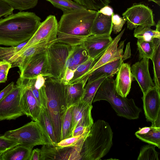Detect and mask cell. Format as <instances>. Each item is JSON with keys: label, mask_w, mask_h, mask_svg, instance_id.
Instances as JSON below:
<instances>
[{"label": "cell", "mask_w": 160, "mask_h": 160, "mask_svg": "<svg viewBox=\"0 0 160 160\" xmlns=\"http://www.w3.org/2000/svg\"><path fill=\"white\" fill-rule=\"evenodd\" d=\"M58 26V22L55 16H48L41 23L33 35L19 51L45 40L53 41L57 40Z\"/></svg>", "instance_id": "13"}, {"label": "cell", "mask_w": 160, "mask_h": 160, "mask_svg": "<svg viewBox=\"0 0 160 160\" xmlns=\"http://www.w3.org/2000/svg\"><path fill=\"white\" fill-rule=\"evenodd\" d=\"M115 81L116 90L118 94L126 97L129 94L133 80L130 65L123 62L117 72Z\"/></svg>", "instance_id": "20"}, {"label": "cell", "mask_w": 160, "mask_h": 160, "mask_svg": "<svg viewBox=\"0 0 160 160\" xmlns=\"http://www.w3.org/2000/svg\"><path fill=\"white\" fill-rule=\"evenodd\" d=\"M127 21V28L132 30L138 26H156L152 10L142 3H134L122 14Z\"/></svg>", "instance_id": "8"}, {"label": "cell", "mask_w": 160, "mask_h": 160, "mask_svg": "<svg viewBox=\"0 0 160 160\" xmlns=\"http://www.w3.org/2000/svg\"><path fill=\"white\" fill-rule=\"evenodd\" d=\"M3 135L20 145L32 148L38 145L54 146L41 123L33 120L18 128L7 131Z\"/></svg>", "instance_id": "6"}, {"label": "cell", "mask_w": 160, "mask_h": 160, "mask_svg": "<svg viewBox=\"0 0 160 160\" xmlns=\"http://www.w3.org/2000/svg\"><path fill=\"white\" fill-rule=\"evenodd\" d=\"M75 71L69 68H67L65 73L63 83L64 85L69 84L74 76Z\"/></svg>", "instance_id": "45"}, {"label": "cell", "mask_w": 160, "mask_h": 160, "mask_svg": "<svg viewBox=\"0 0 160 160\" xmlns=\"http://www.w3.org/2000/svg\"><path fill=\"white\" fill-rule=\"evenodd\" d=\"M135 134L141 141L160 148V127H144L137 131Z\"/></svg>", "instance_id": "24"}, {"label": "cell", "mask_w": 160, "mask_h": 160, "mask_svg": "<svg viewBox=\"0 0 160 160\" xmlns=\"http://www.w3.org/2000/svg\"><path fill=\"white\" fill-rule=\"evenodd\" d=\"M73 49V46L57 41L47 49L49 77L63 83L68 61Z\"/></svg>", "instance_id": "7"}, {"label": "cell", "mask_w": 160, "mask_h": 160, "mask_svg": "<svg viewBox=\"0 0 160 160\" xmlns=\"http://www.w3.org/2000/svg\"><path fill=\"white\" fill-rule=\"evenodd\" d=\"M152 60L153 66V80L155 86L160 90V38H157Z\"/></svg>", "instance_id": "28"}, {"label": "cell", "mask_w": 160, "mask_h": 160, "mask_svg": "<svg viewBox=\"0 0 160 160\" xmlns=\"http://www.w3.org/2000/svg\"><path fill=\"white\" fill-rule=\"evenodd\" d=\"M112 41L110 35H91L85 39L82 44L89 57L95 59L104 52Z\"/></svg>", "instance_id": "18"}, {"label": "cell", "mask_w": 160, "mask_h": 160, "mask_svg": "<svg viewBox=\"0 0 160 160\" xmlns=\"http://www.w3.org/2000/svg\"><path fill=\"white\" fill-rule=\"evenodd\" d=\"M18 68L20 72V77L23 78H35L40 75L49 77L46 50L28 58Z\"/></svg>", "instance_id": "9"}, {"label": "cell", "mask_w": 160, "mask_h": 160, "mask_svg": "<svg viewBox=\"0 0 160 160\" xmlns=\"http://www.w3.org/2000/svg\"><path fill=\"white\" fill-rule=\"evenodd\" d=\"M155 146L150 144L141 148L138 160H158V153L155 149Z\"/></svg>", "instance_id": "37"}, {"label": "cell", "mask_w": 160, "mask_h": 160, "mask_svg": "<svg viewBox=\"0 0 160 160\" xmlns=\"http://www.w3.org/2000/svg\"><path fill=\"white\" fill-rule=\"evenodd\" d=\"M80 148L79 146L60 147L43 145L40 149L39 160H79Z\"/></svg>", "instance_id": "15"}, {"label": "cell", "mask_w": 160, "mask_h": 160, "mask_svg": "<svg viewBox=\"0 0 160 160\" xmlns=\"http://www.w3.org/2000/svg\"><path fill=\"white\" fill-rule=\"evenodd\" d=\"M113 134L110 126L105 121L98 120L93 123L82 143L80 160H101L112 145Z\"/></svg>", "instance_id": "3"}, {"label": "cell", "mask_w": 160, "mask_h": 160, "mask_svg": "<svg viewBox=\"0 0 160 160\" xmlns=\"http://www.w3.org/2000/svg\"><path fill=\"white\" fill-rule=\"evenodd\" d=\"M125 30V28H124L113 39L109 47L99 57L92 68L79 81H82L86 85L90 74L93 71L101 66L122 56L123 54L124 41H121L119 46L118 43Z\"/></svg>", "instance_id": "14"}, {"label": "cell", "mask_w": 160, "mask_h": 160, "mask_svg": "<svg viewBox=\"0 0 160 160\" xmlns=\"http://www.w3.org/2000/svg\"><path fill=\"white\" fill-rule=\"evenodd\" d=\"M91 127H85L81 126L77 127L73 131L71 137L82 135L89 132Z\"/></svg>", "instance_id": "44"}, {"label": "cell", "mask_w": 160, "mask_h": 160, "mask_svg": "<svg viewBox=\"0 0 160 160\" xmlns=\"http://www.w3.org/2000/svg\"><path fill=\"white\" fill-rule=\"evenodd\" d=\"M65 85L68 108L78 103L82 99L85 85L82 81Z\"/></svg>", "instance_id": "23"}, {"label": "cell", "mask_w": 160, "mask_h": 160, "mask_svg": "<svg viewBox=\"0 0 160 160\" xmlns=\"http://www.w3.org/2000/svg\"><path fill=\"white\" fill-rule=\"evenodd\" d=\"M39 122L44 128L54 146L57 144L52 122L46 108L41 107V111L38 119Z\"/></svg>", "instance_id": "27"}, {"label": "cell", "mask_w": 160, "mask_h": 160, "mask_svg": "<svg viewBox=\"0 0 160 160\" xmlns=\"http://www.w3.org/2000/svg\"><path fill=\"white\" fill-rule=\"evenodd\" d=\"M97 11L85 9L63 13L58 22L57 40L73 46L82 44L91 35Z\"/></svg>", "instance_id": "2"}, {"label": "cell", "mask_w": 160, "mask_h": 160, "mask_svg": "<svg viewBox=\"0 0 160 160\" xmlns=\"http://www.w3.org/2000/svg\"><path fill=\"white\" fill-rule=\"evenodd\" d=\"M150 27L138 26L135 28L134 37L138 39L150 40L155 38H160V32L152 29Z\"/></svg>", "instance_id": "30"}, {"label": "cell", "mask_w": 160, "mask_h": 160, "mask_svg": "<svg viewBox=\"0 0 160 160\" xmlns=\"http://www.w3.org/2000/svg\"><path fill=\"white\" fill-rule=\"evenodd\" d=\"M89 132L80 136L71 137L63 139L57 143L56 146L60 147H81L83 142Z\"/></svg>", "instance_id": "39"}, {"label": "cell", "mask_w": 160, "mask_h": 160, "mask_svg": "<svg viewBox=\"0 0 160 160\" xmlns=\"http://www.w3.org/2000/svg\"><path fill=\"white\" fill-rule=\"evenodd\" d=\"M72 55L74 62L75 71L79 65L86 61L90 58L82 44L73 46Z\"/></svg>", "instance_id": "34"}, {"label": "cell", "mask_w": 160, "mask_h": 160, "mask_svg": "<svg viewBox=\"0 0 160 160\" xmlns=\"http://www.w3.org/2000/svg\"><path fill=\"white\" fill-rule=\"evenodd\" d=\"M21 91V87L16 84L0 101V121L15 120L24 115L20 105Z\"/></svg>", "instance_id": "10"}, {"label": "cell", "mask_w": 160, "mask_h": 160, "mask_svg": "<svg viewBox=\"0 0 160 160\" xmlns=\"http://www.w3.org/2000/svg\"><path fill=\"white\" fill-rule=\"evenodd\" d=\"M149 59L142 58L131 67L132 76L138 82L143 95L155 86L149 72Z\"/></svg>", "instance_id": "17"}, {"label": "cell", "mask_w": 160, "mask_h": 160, "mask_svg": "<svg viewBox=\"0 0 160 160\" xmlns=\"http://www.w3.org/2000/svg\"><path fill=\"white\" fill-rule=\"evenodd\" d=\"M41 19L35 13L20 12L0 18V45L17 46L30 39Z\"/></svg>", "instance_id": "1"}, {"label": "cell", "mask_w": 160, "mask_h": 160, "mask_svg": "<svg viewBox=\"0 0 160 160\" xmlns=\"http://www.w3.org/2000/svg\"><path fill=\"white\" fill-rule=\"evenodd\" d=\"M40 153V149H34L31 152L29 160H39Z\"/></svg>", "instance_id": "48"}, {"label": "cell", "mask_w": 160, "mask_h": 160, "mask_svg": "<svg viewBox=\"0 0 160 160\" xmlns=\"http://www.w3.org/2000/svg\"><path fill=\"white\" fill-rule=\"evenodd\" d=\"M11 64L8 62H0V83L6 82L9 69L11 68Z\"/></svg>", "instance_id": "42"}, {"label": "cell", "mask_w": 160, "mask_h": 160, "mask_svg": "<svg viewBox=\"0 0 160 160\" xmlns=\"http://www.w3.org/2000/svg\"><path fill=\"white\" fill-rule=\"evenodd\" d=\"M101 55L95 59L89 58L87 60L79 65L75 69L73 78L69 84L79 81L92 68Z\"/></svg>", "instance_id": "31"}, {"label": "cell", "mask_w": 160, "mask_h": 160, "mask_svg": "<svg viewBox=\"0 0 160 160\" xmlns=\"http://www.w3.org/2000/svg\"><path fill=\"white\" fill-rule=\"evenodd\" d=\"M149 1H152L155 2L159 6L160 5V0H148Z\"/></svg>", "instance_id": "50"}, {"label": "cell", "mask_w": 160, "mask_h": 160, "mask_svg": "<svg viewBox=\"0 0 160 160\" xmlns=\"http://www.w3.org/2000/svg\"><path fill=\"white\" fill-rule=\"evenodd\" d=\"M112 16L104 15L97 11L92 27L91 35H111L112 31Z\"/></svg>", "instance_id": "22"}, {"label": "cell", "mask_w": 160, "mask_h": 160, "mask_svg": "<svg viewBox=\"0 0 160 160\" xmlns=\"http://www.w3.org/2000/svg\"><path fill=\"white\" fill-rule=\"evenodd\" d=\"M16 84L22 88L20 105L23 113L33 121L38 122L41 106L32 93L28 79L19 77Z\"/></svg>", "instance_id": "11"}, {"label": "cell", "mask_w": 160, "mask_h": 160, "mask_svg": "<svg viewBox=\"0 0 160 160\" xmlns=\"http://www.w3.org/2000/svg\"><path fill=\"white\" fill-rule=\"evenodd\" d=\"M0 156H1V155H0Z\"/></svg>", "instance_id": "51"}, {"label": "cell", "mask_w": 160, "mask_h": 160, "mask_svg": "<svg viewBox=\"0 0 160 160\" xmlns=\"http://www.w3.org/2000/svg\"><path fill=\"white\" fill-rule=\"evenodd\" d=\"M160 90L155 86L148 90L142 98L147 121L152 126L160 127Z\"/></svg>", "instance_id": "12"}, {"label": "cell", "mask_w": 160, "mask_h": 160, "mask_svg": "<svg viewBox=\"0 0 160 160\" xmlns=\"http://www.w3.org/2000/svg\"><path fill=\"white\" fill-rule=\"evenodd\" d=\"M32 149L18 144L1 154L0 160H29Z\"/></svg>", "instance_id": "25"}, {"label": "cell", "mask_w": 160, "mask_h": 160, "mask_svg": "<svg viewBox=\"0 0 160 160\" xmlns=\"http://www.w3.org/2000/svg\"><path fill=\"white\" fill-rule=\"evenodd\" d=\"M72 132L77 126L91 127L93 121L91 115L92 108L90 105L82 99L72 106Z\"/></svg>", "instance_id": "19"}, {"label": "cell", "mask_w": 160, "mask_h": 160, "mask_svg": "<svg viewBox=\"0 0 160 160\" xmlns=\"http://www.w3.org/2000/svg\"><path fill=\"white\" fill-rule=\"evenodd\" d=\"M157 38L150 40L138 39L137 44L139 52V60L143 58L152 59Z\"/></svg>", "instance_id": "26"}, {"label": "cell", "mask_w": 160, "mask_h": 160, "mask_svg": "<svg viewBox=\"0 0 160 160\" xmlns=\"http://www.w3.org/2000/svg\"><path fill=\"white\" fill-rule=\"evenodd\" d=\"M57 41L45 40L18 52L10 60L11 68H19L25 60L36 54L45 51L50 45Z\"/></svg>", "instance_id": "21"}, {"label": "cell", "mask_w": 160, "mask_h": 160, "mask_svg": "<svg viewBox=\"0 0 160 160\" xmlns=\"http://www.w3.org/2000/svg\"><path fill=\"white\" fill-rule=\"evenodd\" d=\"M18 144H19L18 142L12 139L3 135L0 136V155Z\"/></svg>", "instance_id": "40"}, {"label": "cell", "mask_w": 160, "mask_h": 160, "mask_svg": "<svg viewBox=\"0 0 160 160\" xmlns=\"http://www.w3.org/2000/svg\"><path fill=\"white\" fill-rule=\"evenodd\" d=\"M14 9L9 4L2 0H0V18L6 17L13 13Z\"/></svg>", "instance_id": "43"}, {"label": "cell", "mask_w": 160, "mask_h": 160, "mask_svg": "<svg viewBox=\"0 0 160 160\" xmlns=\"http://www.w3.org/2000/svg\"><path fill=\"white\" fill-rule=\"evenodd\" d=\"M14 85V82H12L0 91V101L12 90Z\"/></svg>", "instance_id": "46"}, {"label": "cell", "mask_w": 160, "mask_h": 160, "mask_svg": "<svg viewBox=\"0 0 160 160\" xmlns=\"http://www.w3.org/2000/svg\"><path fill=\"white\" fill-rule=\"evenodd\" d=\"M98 12L107 16H112L114 14L112 8L108 5L105 6L98 11Z\"/></svg>", "instance_id": "47"}, {"label": "cell", "mask_w": 160, "mask_h": 160, "mask_svg": "<svg viewBox=\"0 0 160 160\" xmlns=\"http://www.w3.org/2000/svg\"><path fill=\"white\" fill-rule=\"evenodd\" d=\"M156 30L160 32V21L159 20L158 23L156 24Z\"/></svg>", "instance_id": "49"}, {"label": "cell", "mask_w": 160, "mask_h": 160, "mask_svg": "<svg viewBox=\"0 0 160 160\" xmlns=\"http://www.w3.org/2000/svg\"><path fill=\"white\" fill-rule=\"evenodd\" d=\"M28 41L17 46H11L10 47H0V62L5 61L10 62L11 58L23 48Z\"/></svg>", "instance_id": "35"}, {"label": "cell", "mask_w": 160, "mask_h": 160, "mask_svg": "<svg viewBox=\"0 0 160 160\" xmlns=\"http://www.w3.org/2000/svg\"><path fill=\"white\" fill-rule=\"evenodd\" d=\"M105 100L111 104L117 115L129 120L139 118L142 110L136 105L132 98L123 97L117 92L115 81L106 78L97 90L92 102Z\"/></svg>", "instance_id": "5"}, {"label": "cell", "mask_w": 160, "mask_h": 160, "mask_svg": "<svg viewBox=\"0 0 160 160\" xmlns=\"http://www.w3.org/2000/svg\"><path fill=\"white\" fill-rule=\"evenodd\" d=\"M106 78L103 77L88 82L84 87V92L82 100L89 105H92L93 98L97 90Z\"/></svg>", "instance_id": "29"}, {"label": "cell", "mask_w": 160, "mask_h": 160, "mask_svg": "<svg viewBox=\"0 0 160 160\" xmlns=\"http://www.w3.org/2000/svg\"><path fill=\"white\" fill-rule=\"evenodd\" d=\"M112 31L115 34H117L121 31L122 28L126 22V19L123 17H120L118 14H114L112 18Z\"/></svg>", "instance_id": "41"}, {"label": "cell", "mask_w": 160, "mask_h": 160, "mask_svg": "<svg viewBox=\"0 0 160 160\" xmlns=\"http://www.w3.org/2000/svg\"><path fill=\"white\" fill-rule=\"evenodd\" d=\"M54 7L61 10L63 13L78 10L86 9L71 0H46Z\"/></svg>", "instance_id": "32"}, {"label": "cell", "mask_w": 160, "mask_h": 160, "mask_svg": "<svg viewBox=\"0 0 160 160\" xmlns=\"http://www.w3.org/2000/svg\"><path fill=\"white\" fill-rule=\"evenodd\" d=\"M80 5L89 10H98L110 3V0H74Z\"/></svg>", "instance_id": "38"}, {"label": "cell", "mask_w": 160, "mask_h": 160, "mask_svg": "<svg viewBox=\"0 0 160 160\" xmlns=\"http://www.w3.org/2000/svg\"><path fill=\"white\" fill-rule=\"evenodd\" d=\"M47 98L46 109L52 122L57 143L61 139L63 118L68 108L65 85L52 78L44 77Z\"/></svg>", "instance_id": "4"}, {"label": "cell", "mask_w": 160, "mask_h": 160, "mask_svg": "<svg viewBox=\"0 0 160 160\" xmlns=\"http://www.w3.org/2000/svg\"><path fill=\"white\" fill-rule=\"evenodd\" d=\"M131 55L130 42L126 45L124 53L122 57L108 62L98 68L90 74L88 82L103 77L112 78L116 74L124 60Z\"/></svg>", "instance_id": "16"}, {"label": "cell", "mask_w": 160, "mask_h": 160, "mask_svg": "<svg viewBox=\"0 0 160 160\" xmlns=\"http://www.w3.org/2000/svg\"><path fill=\"white\" fill-rule=\"evenodd\" d=\"M72 121V108L71 107L67 109L63 118L61 127V141L71 137Z\"/></svg>", "instance_id": "33"}, {"label": "cell", "mask_w": 160, "mask_h": 160, "mask_svg": "<svg viewBox=\"0 0 160 160\" xmlns=\"http://www.w3.org/2000/svg\"><path fill=\"white\" fill-rule=\"evenodd\" d=\"M14 9L21 11L23 10L32 8L37 5L38 0H2Z\"/></svg>", "instance_id": "36"}]
</instances>
